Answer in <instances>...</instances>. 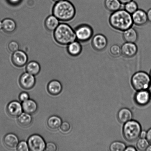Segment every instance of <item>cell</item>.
<instances>
[{"mask_svg":"<svg viewBox=\"0 0 151 151\" xmlns=\"http://www.w3.org/2000/svg\"><path fill=\"white\" fill-rule=\"evenodd\" d=\"M8 48L10 52H14L19 50V44L16 41H12L8 44Z\"/></svg>","mask_w":151,"mask_h":151,"instance_id":"31","label":"cell"},{"mask_svg":"<svg viewBox=\"0 0 151 151\" xmlns=\"http://www.w3.org/2000/svg\"><path fill=\"white\" fill-rule=\"evenodd\" d=\"M138 9V4L133 0L124 4V9L131 14L137 11Z\"/></svg>","mask_w":151,"mask_h":151,"instance_id":"28","label":"cell"},{"mask_svg":"<svg viewBox=\"0 0 151 151\" xmlns=\"http://www.w3.org/2000/svg\"><path fill=\"white\" fill-rule=\"evenodd\" d=\"M150 99V94L149 91L146 90L138 91L134 97L136 103L141 106H145L148 104Z\"/></svg>","mask_w":151,"mask_h":151,"instance_id":"14","label":"cell"},{"mask_svg":"<svg viewBox=\"0 0 151 151\" xmlns=\"http://www.w3.org/2000/svg\"><path fill=\"white\" fill-rule=\"evenodd\" d=\"M126 147L125 144L123 142L116 141L111 143L109 146V150L111 151H124Z\"/></svg>","mask_w":151,"mask_h":151,"instance_id":"27","label":"cell"},{"mask_svg":"<svg viewBox=\"0 0 151 151\" xmlns=\"http://www.w3.org/2000/svg\"><path fill=\"white\" fill-rule=\"evenodd\" d=\"M62 123L61 118L56 115L50 117L47 121L48 127L52 130H56L60 128Z\"/></svg>","mask_w":151,"mask_h":151,"instance_id":"25","label":"cell"},{"mask_svg":"<svg viewBox=\"0 0 151 151\" xmlns=\"http://www.w3.org/2000/svg\"><path fill=\"white\" fill-rule=\"evenodd\" d=\"M19 82L20 86L22 88L25 90H29L35 86L36 81L35 76L27 72L21 76Z\"/></svg>","mask_w":151,"mask_h":151,"instance_id":"10","label":"cell"},{"mask_svg":"<svg viewBox=\"0 0 151 151\" xmlns=\"http://www.w3.org/2000/svg\"><path fill=\"white\" fill-rule=\"evenodd\" d=\"M146 139H147L149 143L151 144V128L149 129L147 132Z\"/></svg>","mask_w":151,"mask_h":151,"instance_id":"37","label":"cell"},{"mask_svg":"<svg viewBox=\"0 0 151 151\" xmlns=\"http://www.w3.org/2000/svg\"><path fill=\"white\" fill-rule=\"evenodd\" d=\"M32 118L30 114L26 112H22L18 117V122L22 127H26L29 126L32 122Z\"/></svg>","mask_w":151,"mask_h":151,"instance_id":"26","label":"cell"},{"mask_svg":"<svg viewBox=\"0 0 151 151\" xmlns=\"http://www.w3.org/2000/svg\"><path fill=\"white\" fill-rule=\"evenodd\" d=\"M150 75L144 71L136 72L131 78V84L133 88L137 91L146 90L151 84Z\"/></svg>","mask_w":151,"mask_h":151,"instance_id":"5","label":"cell"},{"mask_svg":"<svg viewBox=\"0 0 151 151\" xmlns=\"http://www.w3.org/2000/svg\"><path fill=\"white\" fill-rule=\"evenodd\" d=\"M149 145V143L146 138H140L137 140V146L139 150H146Z\"/></svg>","mask_w":151,"mask_h":151,"instance_id":"30","label":"cell"},{"mask_svg":"<svg viewBox=\"0 0 151 151\" xmlns=\"http://www.w3.org/2000/svg\"><path fill=\"white\" fill-rule=\"evenodd\" d=\"M2 29V22L0 21V30Z\"/></svg>","mask_w":151,"mask_h":151,"instance_id":"44","label":"cell"},{"mask_svg":"<svg viewBox=\"0 0 151 151\" xmlns=\"http://www.w3.org/2000/svg\"><path fill=\"white\" fill-rule=\"evenodd\" d=\"M148 91L149 93V94H150L151 99V83L150 84V86H149V87Z\"/></svg>","mask_w":151,"mask_h":151,"instance_id":"42","label":"cell"},{"mask_svg":"<svg viewBox=\"0 0 151 151\" xmlns=\"http://www.w3.org/2000/svg\"><path fill=\"white\" fill-rule=\"evenodd\" d=\"M109 22L113 29L122 32L132 27L134 25L132 14L124 9L112 13L109 17Z\"/></svg>","mask_w":151,"mask_h":151,"instance_id":"1","label":"cell"},{"mask_svg":"<svg viewBox=\"0 0 151 151\" xmlns=\"http://www.w3.org/2000/svg\"><path fill=\"white\" fill-rule=\"evenodd\" d=\"M53 35L55 40L60 45H68L76 40L74 29L66 23L60 24Z\"/></svg>","mask_w":151,"mask_h":151,"instance_id":"3","label":"cell"},{"mask_svg":"<svg viewBox=\"0 0 151 151\" xmlns=\"http://www.w3.org/2000/svg\"><path fill=\"white\" fill-rule=\"evenodd\" d=\"M52 13L60 21L69 22L75 17L76 10L74 5L68 0L56 2L52 8Z\"/></svg>","mask_w":151,"mask_h":151,"instance_id":"2","label":"cell"},{"mask_svg":"<svg viewBox=\"0 0 151 151\" xmlns=\"http://www.w3.org/2000/svg\"><path fill=\"white\" fill-rule=\"evenodd\" d=\"M74 30L76 40L80 42H85L89 41L94 34L91 27L85 24L78 25Z\"/></svg>","mask_w":151,"mask_h":151,"instance_id":"6","label":"cell"},{"mask_svg":"<svg viewBox=\"0 0 151 151\" xmlns=\"http://www.w3.org/2000/svg\"><path fill=\"white\" fill-rule=\"evenodd\" d=\"M11 60L15 66L19 68L22 67L27 63L28 57L24 51L19 50L13 53Z\"/></svg>","mask_w":151,"mask_h":151,"instance_id":"8","label":"cell"},{"mask_svg":"<svg viewBox=\"0 0 151 151\" xmlns=\"http://www.w3.org/2000/svg\"><path fill=\"white\" fill-rule=\"evenodd\" d=\"M147 132L144 131H142L140 133V138H146Z\"/></svg>","mask_w":151,"mask_h":151,"instance_id":"40","label":"cell"},{"mask_svg":"<svg viewBox=\"0 0 151 151\" xmlns=\"http://www.w3.org/2000/svg\"><path fill=\"white\" fill-rule=\"evenodd\" d=\"M2 22V30L5 33L11 34L16 30L17 24L15 21L13 19L6 18Z\"/></svg>","mask_w":151,"mask_h":151,"instance_id":"22","label":"cell"},{"mask_svg":"<svg viewBox=\"0 0 151 151\" xmlns=\"http://www.w3.org/2000/svg\"><path fill=\"white\" fill-rule=\"evenodd\" d=\"M6 111L10 116L12 117H17L23 112L22 104L16 101L10 102L7 105Z\"/></svg>","mask_w":151,"mask_h":151,"instance_id":"13","label":"cell"},{"mask_svg":"<svg viewBox=\"0 0 151 151\" xmlns=\"http://www.w3.org/2000/svg\"><path fill=\"white\" fill-rule=\"evenodd\" d=\"M60 127V130L64 133L68 132L70 131L71 129L70 124L67 122H62Z\"/></svg>","mask_w":151,"mask_h":151,"instance_id":"33","label":"cell"},{"mask_svg":"<svg viewBox=\"0 0 151 151\" xmlns=\"http://www.w3.org/2000/svg\"><path fill=\"white\" fill-rule=\"evenodd\" d=\"M23 111L29 114H35L38 109V106L35 101L29 99L22 104Z\"/></svg>","mask_w":151,"mask_h":151,"instance_id":"19","label":"cell"},{"mask_svg":"<svg viewBox=\"0 0 151 151\" xmlns=\"http://www.w3.org/2000/svg\"><path fill=\"white\" fill-rule=\"evenodd\" d=\"M121 55L127 58H132L137 54L138 47L135 43L125 42L121 47Z\"/></svg>","mask_w":151,"mask_h":151,"instance_id":"11","label":"cell"},{"mask_svg":"<svg viewBox=\"0 0 151 151\" xmlns=\"http://www.w3.org/2000/svg\"><path fill=\"white\" fill-rule=\"evenodd\" d=\"M22 0H7L8 2L12 5H16L21 2Z\"/></svg>","mask_w":151,"mask_h":151,"instance_id":"36","label":"cell"},{"mask_svg":"<svg viewBox=\"0 0 151 151\" xmlns=\"http://www.w3.org/2000/svg\"><path fill=\"white\" fill-rule=\"evenodd\" d=\"M120 1L121 4H127V3L129 2V1H132V0H119Z\"/></svg>","mask_w":151,"mask_h":151,"instance_id":"41","label":"cell"},{"mask_svg":"<svg viewBox=\"0 0 151 151\" xmlns=\"http://www.w3.org/2000/svg\"><path fill=\"white\" fill-rule=\"evenodd\" d=\"M67 45L68 54L72 57H78L82 51V47L81 42L77 40L71 42Z\"/></svg>","mask_w":151,"mask_h":151,"instance_id":"16","label":"cell"},{"mask_svg":"<svg viewBox=\"0 0 151 151\" xmlns=\"http://www.w3.org/2000/svg\"><path fill=\"white\" fill-rule=\"evenodd\" d=\"M146 151H151V145H149L148 147L147 148V149H146Z\"/></svg>","mask_w":151,"mask_h":151,"instance_id":"43","label":"cell"},{"mask_svg":"<svg viewBox=\"0 0 151 151\" xmlns=\"http://www.w3.org/2000/svg\"><path fill=\"white\" fill-rule=\"evenodd\" d=\"M29 95L26 92H23L20 93L19 96V100L22 102L29 100Z\"/></svg>","mask_w":151,"mask_h":151,"instance_id":"35","label":"cell"},{"mask_svg":"<svg viewBox=\"0 0 151 151\" xmlns=\"http://www.w3.org/2000/svg\"><path fill=\"white\" fill-rule=\"evenodd\" d=\"M63 86L60 81L57 80H53L50 81L47 86V90L50 94L57 96L61 92Z\"/></svg>","mask_w":151,"mask_h":151,"instance_id":"18","label":"cell"},{"mask_svg":"<svg viewBox=\"0 0 151 151\" xmlns=\"http://www.w3.org/2000/svg\"><path fill=\"white\" fill-rule=\"evenodd\" d=\"M134 24L141 27L147 23L148 20L147 13L141 9H138L137 11L132 14Z\"/></svg>","mask_w":151,"mask_h":151,"instance_id":"12","label":"cell"},{"mask_svg":"<svg viewBox=\"0 0 151 151\" xmlns=\"http://www.w3.org/2000/svg\"><path fill=\"white\" fill-rule=\"evenodd\" d=\"M16 148L19 151H28L29 150L27 142L25 141L19 142Z\"/></svg>","mask_w":151,"mask_h":151,"instance_id":"32","label":"cell"},{"mask_svg":"<svg viewBox=\"0 0 151 151\" xmlns=\"http://www.w3.org/2000/svg\"><path fill=\"white\" fill-rule=\"evenodd\" d=\"M125 151H137V149L135 147L132 146H129L126 147Z\"/></svg>","mask_w":151,"mask_h":151,"instance_id":"38","label":"cell"},{"mask_svg":"<svg viewBox=\"0 0 151 151\" xmlns=\"http://www.w3.org/2000/svg\"><path fill=\"white\" fill-rule=\"evenodd\" d=\"M122 37L125 42L135 43L138 39V32L132 27L123 32Z\"/></svg>","mask_w":151,"mask_h":151,"instance_id":"15","label":"cell"},{"mask_svg":"<svg viewBox=\"0 0 151 151\" xmlns=\"http://www.w3.org/2000/svg\"><path fill=\"white\" fill-rule=\"evenodd\" d=\"M29 150L32 151L45 150L46 143L45 140L41 136L34 134L29 137L27 140Z\"/></svg>","mask_w":151,"mask_h":151,"instance_id":"7","label":"cell"},{"mask_svg":"<svg viewBox=\"0 0 151 151\" xmlns=\"http://www.w3.org/2000/svg\"><path fill=\"white\" fill-rule=\"evenodd\" d=\"M133 114L129 109L124 108L118 111L117 118L118 121L122 124H125L132 119Z\"/></svg>","mask_w":151,"mask_h":151,"instance_id":"20","label":"cell"},{"mask_svg":"<svg viewBox=\"0 0 151 151\" xmlns=\"http://www.w3.org/2000/svg\"><path fill=\"white\" fill-rule=\"evenodd\" d=\"M122 4L119 0H105L104 1L106 9L112 13L120 9Z\"/></svg>","mask_w":151,"mask_h":151,"instance_id":"23","label":"cell"},{"mask_svg":"<svg viewBox=\"0 0 151 151\" xmlns=\"http://www.w3.org/2000/svg\"><path fill=\"white\" fill-rule=\"evenodd\" d=\"M52 1H54V2H58V1H63V0H52Z\"/></svg>","mask_w":151,"mask_h":151,"instance_id":"45","label":"cell"},{"mask_svg":"<svg viewBox=\"0 0 151 151\" xmlns=\"http://www.w3.org/2000/svg\"><path fill=\"white\" fill-rule=\"evenodd\" d=\"M26 72L34 76L37 75L41 71V66L39 63L35 60H32L27 63Z\"/></svg>","mask_w":151,"mask_h":151,"instance_id":"24","label":"cell"},{"mask_svg":"<svg viewBox=\"0 0 151 151\" xmlns=\"http://www.w3.org/2000/svg\"><path fill=\"white\" fill-rule=\"evenodd\" d=\"M57 150V146L54 143L49 142L46 144L45 150L47 151H55Z\"/></svg>","mask_w":151,"mask_h":151,"instance_id":"34","label":"cell"},{"mask_svg":"<svg viewBox=\"0 0 151 151\" xmlns=\"http://www.w3.org/2000/svg\"><path fill=\"white\" fill-rule=\"evenodd\" d=\"M148 20L151 23V8L148 10L147 12Z\"/></svg>","mask_w":151,"mask_h":151,"instance_id":"39","label":"cell"},{"mask_svg":"<svg viewBox=\"0 0 151 151\" xmlns=\"http://www.w3.org/2000/svg\"><path fill=\"white\" fill-rule=\"evenodd\" d=\"M109 54L112 57L117 58L121 55V47L117 44H114L110 47L109 50Z\"/></svg>","mask_w":151,"mask_h":151,"instance_id":"29","label":"cell"},{"mask_svg":"<svg viewBox=\"0 0 151 151\" xmlns=\"http://www.w3.org/2000/svg\"><path fill=\"white\" fill-rule=\"evenodd\" d=\"M150 79H151V70H150Z\"/></svg>","mask_w":151,"mask_h":151,"instance_id":"46","label":"cell"},{"mask_svg":"<svg viewBox=\"0 0 151 151\" xmlns=\"http://www.w3.org/2000/svg\"><path fill=\"white\" fill-rule=\"evenodd\" d=\"M59 24L60 20L53 14L48 16L44 22L46 29L50 32L54 31Z\"/></svg>","mask_w":151,"mask_h":151,"instance_id":"21","label":"cell"},{"mask_svg":"<svg viewBox=\"0 0 151 151\" xmlns=\"http://www.w3.org/2000/svg\"><path fill=\"white\" fill-rule=\"evenodd\" d=\"M108 40L104 35L97 34L92 38L91 45L96 51H102L106 48L108 45Z\"/></svg>","mask_w":151,"mask_h":151,"instance_id":"9","label":"cell"},{"mask_svg":"<svg viewBox=\"0 0 151 151\" xmlns=\"http://www.w3.org/2000/svg\"><path fill=\"white\" fill-rule=\"evenodd\" d=\"M3 141L6 147L9 149L16 148L19 143L17 136L12 133L6 134L4 137Z\"/></svg>","mask_w":151,"mask_h":151,"instance_id":"17","label":"cell"},{"mask_svg":"<svg viewBox=\"0 0 151 151\" xmlns=\"http://www.w3.org/2000/svg\"><path fill=\"white\" fill-rule=\"evenodd\" d=\"M142 131L139 123L132 119L124 124L123 134L127 141L133 142L138 139Z\"/></svg>","mask_w":151,"mask_h":151,"instance_id":"4","label":"cell"}]
</instances>
